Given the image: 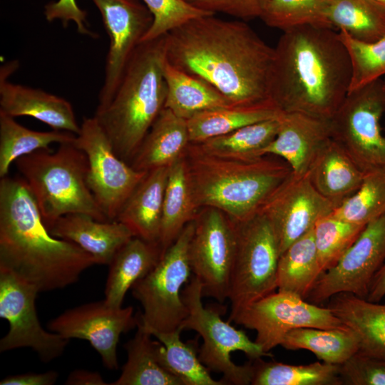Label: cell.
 I'll return each instance as SVG.
<instances>
[{
	"instance_id": "cell-35",
	"label": "cell",
	"mask_w": 385,
	"mask_h": 385,
	"mask_svg": "<svg viewBox=\"0 0 385 385\" xmlns=\"http://www.w3.org/2000/svg\"><path fill=\"white\" fill-rule=\"evenodd\" d=\"M281 346L290 350H309L324 362L337 365L359 350V340L349 327L295 329L286 334Z\"/></svg>"
},
{
	"instance_id": "cell-16",
	"label": "cell",
	"mask_w": 385,
	"mask_h": 385,
	"mask_svg": "<svg viewBox=\"0 0 385 385\" xmlns=\"http://www.w3.org/2000/svg\"><path fill=\"white\" fill-rule=\"evenodd\" d=\"M384 262L385 215L365 226L337 263L320 275L308 297L312 303H320L339 293L366 299Z\"/></svg>"
},
{
	"instance_id": "cell-14",
	"label": "cell",
	"mask_w": 385,
	"mask_h": 385,
	"mask_svg": "<svg viewBox=\"0 0 385 385\" xmlns=\"http://www.w3.org/2000/svg\"><path fill=\"white\" fill-rule=\"evenodd\" d=\"M38 293L34 285L0 269V317L9 325L0 340V351L29 348L48 363L63 353L69 339L41 326L35 305Z\"/></svg>"
},
{
	"instance_id": "cell-45",
	"label": "cell",
	"mask_w": 385,
	"mask_h": 385,
	"mask_svg": "<svg viewBox=\"0 0 385 385\" xmlns=\"http://www.w3.org/2000/svg\"><path fill=\"white\" fill-rule=\"evenodd\" d=\"M44 15L47 21L60 20L64 26H67L70 21H73L78 33L92 37L96 36L88 28L86 12L78 6L76 0H57L49 2L45 5Z\"/></svg>"
},
{
	"instance_id": "cell-33",
	"label": "cell",
	"mask_w": 385,
	"mask_h": 385,
	"mask_svg": "<svg viewBox=\"0 0 385 385\" xmlns=\"http://www.w3.org/2000/svg\"><path fill=\"white\" fill-rule=\"evenodd\" d=\"M279 116L252 123L196 144L212 155L245 161L257 160L265 156V149L277 135Z\"/></svg>"
},
{
	"instance_id": "cell-17",
	"label": "cell",
	"mask_w": 385,
	"mask_h": 385,
	"mask_svg": "<svg viewBox=\"0 0 385 385\" xmlns=\"http://www.w3.org/2000/svg\"><path fill=\"white\" fill-rule=\"evenodd\" d=\"M131 306L113 308L101 300L68 309L51 319L48 330L66 339L88 341L109 370L118 369L117 345L120 335L137 327Z\"/></svg>"
},
{
	"instance_id": "cell-32",
	"label": "cell",
	"mask_w": 385,
	"mask_h": 385,
	"mask_svg": "<svg viewBox=\"0 0 385 385\" xmlns=\"http://www.w3.org/2000/svg\"><path fill=\"white\" fill-rule=\"evenodd\" d=\"M181 327L169 332H152L159 342V357L163 366L176 376L183 385H225L214 379L199 359L198 338L183 342Z\"/></svg>"
},
{
	"instance_id": "cell-23",
	"label": "cell",
	"mask_w": 385,
	"mask_h": 385,
	"mask_svg": "<svg viewBox=\"0 0 385 385\" xmlns=\"http://www.w3.org/2000/svg\"><path fill=\"white\" fill-rule=\"evenodd\" d=\"M190 143L187 120L164 108L130 164L134 169L145 172L169 167L186 155Z\"/></svg>"
},
{
	"instance_id": "cell-7",
	"label": "cell",
	"mask_w": 385,
	"mask_h": 385,
	"mask_svg": "<svg viewBox=\"0 0 385 385\" xmlns=\"http://www.w3.org/2000/svg\"><path fill=\"white\" fill-rule=\"evenodd\" d=\"M182 296L188 314L180 327L196 332L202 339L198 354L201 362L210 371L221 374V380L226 385L251 384L253 363L237 365L232 360V352L240 351L253 360L271 354L265 353L242 330L224 321L219 312L203 306L202 287L196 277L192 276Z\"/></svg>"
},
{
	"instance_id": "cell-41",
	"label": "cell",
	"mask_w": 385,
	"mask_h": 385,
	"mask_svg": "<svg viewBox=\"0 0 385 385\" xmlns=\"http://www.w3.org/2000/svg\"><path fill=\"white\" fill-rule=\"evenodd\" d=\"M338 33L351 63L349 93L385 77V37L365 43L354 39L344 31Z\"/></svg>"
},
{
	"instance_id": "cell-48",
	"label": "cell",
	"mask_w": 385,
	"mask_h": 385,
	"mask_svg": "<svg viewBox=\"0 0 385 385\" xmlns=\"http://www.w3.org/2000/svg\"><path fill=\"white\" fill-rule=\"evenodd\" d=\"M385 296V262L376 274L366 299L370 302H379Z\"/></svg>"
},
{
	"instance_id": "cell-18",
	"label": "cell",
	"mask_w": 385,
	"mask_h": 385,
	"mask_svg": "<svg viewBox=\"0 0 385 385\" xmlns=\"http://www.w3.org/2000/svg\"><path fill=\"white\" fill-rule=\"evenodd\" d=\"M334 208L314 187L308 172L292 173L259 213L270 222L281 255L294 241L312 229L319 218L331 214Z\"/></svg>"
},
{
	"instance_id": "cell-31",
	"label": "cell",
	"mask_w": 385,
	"mask_h": 385,
	"mask_svg": "<svg viewBox=\"0 0 385 385\" xmlns=\"http://www.w3.org/2000/svg\"><path fill=\"white\" fill-rule=\"evenodd\" d=\"M322 274L312 228L279 256L277 290L305 299Z\"/></svg>"
},
{
	"instance_id": "cell-34",
	"label": "cell",
	"mask_w": 385,
	"mask_h": 385,
	"mask_svg": "<svg viewBox=\"0 0 385 385\" xmlns=\"http://www.w3.org/2000/svg\"><path fill=\"white\" fill-rule=\"evenodd\" d=\"M76 135L65 130L36 131L0 111V178L8 175L11 165L19 158L53 143H73Z\"/></svg>"
},
{
	"instance_id": "cell-13",
	"label": "cell",
	"mask_w": 385,
	"mask_h": 385,
	"mask_svg": "<svg viewBox=\"0 0 385 385\" xmlns=\"http://www.w3.org/2000/svg\"><path fill=\"white\" fill-rule=\"evenodd\" d=\"M232 322L255 330V342L269 354L293 329L348 327L329 307H319L297 295L278 290L246 307Z\"/></svg>"
},
{
	"instance_id": "cell-24",
	"label": "cell",
	"mask_w": 385,
	"mask_h": 385,
	"mask_svg": "<svg viewBox=\"0 0 385 385\" xmlns=\"http://www.w3.org/2000/svg\"><path fill=\"white\" fill-rule=\"evenodd\" d=\"M307 172L314 187L335 207L359 189L364 176L332 138L319 150Z\"/></svg>"
},
{
	"instance_id": "cell-1",
	"label": "cell",
	"mask_w": 385,
	"mask_h": 385,
	"mask_svg": "<svg viewBox=\"0 0 385 385\" xmlns=\"http://www.w3.org/2000/svg\"><path fill=\"white\" fill-rule=\"evenodd\" d=\"M166 59L235 105L271 100L274 48L242 20L210 14L188 21L166 34Z\"/></svg>"
},
{
	"instance_id": "cell-15",
	"label": "cell",
	"mask_w": 385,
	"mask_h": 385,
	"mask_svg": "<svg viewBox=\"0 0 385 385\" xmlns=\"http://www.w3.org/2000/svg\"><path fill=\"white\" fill-rule=\"evenodd\" d=\"M100 11L109 37L103 83L96 109L112 100L125 68L153 21L140 0H92Z\"/></svg>"
},
{
	"instance_id": "cell-3",
	"label": "cell",
	"mask_w": 385,
	"mask_h": 385,
	"mask_svg": "<svg viewBox=\"0 0 385 385\" xmlns=\"http://www.w3.org/2000/svg\"><path fill=\"white\" fill-rule=\"evenodd\" d=\"M97 265L77 245L53 236L21 177L0 180V269L39 292L63 289Z\"/></svg>"
},
{
	"instance_id": "cell-19",
	"label": "cell",
	"mask_w": 385,
	"mask_h": 385,
	"mask_svg": "<svg viewBox=\"0 0 385 385\" xmlns=\"http://www.w3.org/2000/svg\"><path fill=\"white\" fill-rule=\"evenodd\" d=\"M330 120L296 112H282L277 135L265 149L287 163L294 174L307 173L324 143L331 138Z\"/></svg>"
},
{
	"instance_id": "cell-46",
	"label": "cell",
	"mask_w": 385,
	"mask_h": 385,
	"mask_svg": "<svg viewBox=\"0 0 385 385\" xmlns=\"http://www.w3.org/2000/svg\"><path fill=\"white\" fill-rule=\"evenodd\" d=\"M58 374L55 371H48L43 373H26L9 375L4 377L1 385H53Z\"/></svg>"
},
{
	"instance_id": "cell-5",
	"label": "cell",
	"mask_w": 385,
	"mask_h": 385,
	"mask_svg": "<svg viewBox=\"0 0 385 385\" xmlns=\"http://www.w3.org/2000/svg\"><path fill=\"white\" fill-rule=\"evenodd\" d=\"M166 35L143 41L131 57L111 102L94 116L117 155L130 164L165 108Z\"/></svg>"
},
{
	"instance_id": "cell-9",
	"label": "cell",
	"mask_w": 385,
	"mask_h": 385,
	"mask_svg": "<svg viewBox=\"0 0 385 385\" xmlns=\"http://www.w3.org/2000/svg\"><path fill=\"white\" fill-rule=\"evenodd\" d=\"M237 250L230 279L228 322L252 303L277 290L280 252L274 231L262 213L237 223Z\"/></svg>"
},
{
	"instance_id": "cell-36",
	"label": "cell",
	"mask_w": 385,
	"mask_h": 385,
	"mask_svg": "<svg viewBox=\"0 0 385 385\" xmlns=\"http://www.w3.org/2000/svg\"><path fill=\"white\" fill-rule=\"evenodd\" d=\"M327 19L354 39L371 43L385 37V9L370 0H327Z\"/></svg>"
},
{
	"instance_id": "cell-21",
	"label": "cell",
	"mask_w": 385,
	"mask_h": 385,
	"mask_svg": "<svg viewBox=\"0 0 385 385\" xmlns=\"http://www.w3.org/2000/svg\"><path fill=\"white\" fill-rule=\"evenodd\" d=\"M0 111L13 118L30 116L49 125L53 130L78 135L81 130L72 105L66 99L1 78Z\"/></svg>"
},
{
	"instance_id": "cell-26",
	"label": "cell",
	"mask_w": 385,
	"mask_h": 385,
	"mask_svg": "<svg viewBox=\"0 0 385 385\" xmlns=\"http://www.w3.org/2000/svg\"><path fill=\"white\" fill-rule=\"evenodd\" d=\"M163 253L158 242H150L133 237L115 253L109 263L105 287L106 302L120 308L129 289L148 274Z\"/></svg>"
},
{
	"instance_id": "cell-39",
	"label": "cell",
	"mask_w": 385,
	"mask_h": 385,
	"mask_svg": "<svg viewBox=\"0 0 385 385\" xmlns=\"http://www.w3.org/2000/svg\"><path fill=\"white\" fill-rule=\"evenodd\" d=\"M327 0H267L260 19L282 31L303 26L333 29L327 16Z\"/></svg>"
},
{
	"instance_id": "cell-20",
	"label": "cell",
	"mask_w": 385,
	"mask_h": 385,
	"mask_svg": "<svg viewBox=\"0 0 385 385\" xmlns=\"http://www.w3.org/2000/svg\"><path fill=\"white\" fill-rule=\"evenodd\" d=\"M48 229L53 236L73 242L90 254L97 265H108L118 250L135 237L118 220L100 221L81 213L65 215Z\"/></svg>"
},
{
	"instance_id": "cell-40",
	"label": "cell",
	"mask_w": 385,
	"mask_h": 385,
	"mask_svg": "<svg viewBox=\"0 0 385 385\" xmlns=\"http://www.w3.org/2000/svg\"><path fill=\"white\" fill-rule=\"evenodd\" d=\"M364 227L334 217L330 214L316 222L313 227L314 239L322 273L337 263Z\"/></svg>"
},
{
	"instance_id": "cell-50",
	"label": "cell",
	"mask_w": 385,
	"mask_h": 385,
	"mask_svg": "<svg viewBox=\"0 0 385 385\" xmlns=\"http://www.w3.org/2000/svg\"><path fill=\"white\" fill-rule=\"evenodd\" d=\"M383 87H384V90L385 91V77L383 78Z\"/></svg>"
},
{
	"instance_id": "cell-43",
	"label": "cell",
	"mask_w": 385,
	"mask_h": 385,
	"mask_svg": "<svg viewBox=\"0 0 385 385\" xmlns=\"http://www.w3.org/2000/svg\"><path fill=\"white\" fill-rule=\"evenodd\" d=\"M343 384L385 385V360L360 351L339 365Z\"/></svg>"
},
{
	"instance_id": "cell-47",
	"label": "cell",
	"mask_w": 385,
	"mask_h": 385,
	"mask_svg": "<svg viewBox=\"0 0 385 385\" xmlns=\"http://www.w3.org/2000/svg\"><path fill=\"white\" fill-rule=\"evenodd\" d=\"M66 385H108L101 375L96 371L86 369H76L68 376Z\"/></svg>"
},
{
	"instance_id": "cell-4",
	"label": "cell",
	"mask_w": 385,
	"mask_h": 385,
	"mask_svg": "<svg viewBox=\"0 0 385 385\" xmlns=\"http://www.w3.org/2000/svg\"><path fill=\"white\" fill-rule=\"evenodd\" d=\"M198 207H212L236 223L258 214L292 171L284 161L265 156L238 160L210 155L190 143L185 155Z\"/></svg>"
},
{
	"instance_id": "cell-28",
	"label": "cell",
	"mask_w": 385,
	"mask_h": 385,
	"mask_svg": "<svg viewBox=\"0 0 385 385\" xmlns=\"http://www.w3.org/2000/svg\"><path fill=\"white\" fill-rule=\"evenodd\" d=\"M199 209L191 186L185 155L169 167L159 242L163 252L177 239Z\"/></svg>"
},
{
	"instance_id": "cell-22",
	"label": "cell",
	"mask_w": 385,
	"mask_h": 385,
	"mask_svg": "<svg viewBox=\"0 0 385 385\" xmlns=\"http://www.w3.org/2000/svg\"><path fill=\"white\" fill-rule=\"evenodd\" d=\"M169 167L148 171L127 199L115 219L128 227L135 237L150 242L160 243Z\"/></svg>"
},
{
	"instance_id": "cell-12",
	"label": "cell",
	"mask_w": 385,
	"mask_h": 385,
	"mask_svg": "<svg viewBox=\"0 0 385 385\" xmlns=\"http://www.w3.org/2000/svg\"><path fill=\"white\" fill-rule=\"evenodd\" d=\"M74 144L86 154L87 183L108 220L120 209L148 172L120 158L95 116L84 118Z\"/></svg>"
},
{
	"instance_id": "cell-27",
	"label": "cell",
	"mask_w": 385,
	"mask_h": 385,
	"mask_svg": "<svg viewBox=\"0 0 385 385\" xmlns=\"http://www.w3.org/2000/svg\"><path fill=\"white\" fill-rule=\"evenodd\" d=\"M163 76L167 86L165 108L186 120L205 111L235 105L211 84L180 71L167 59Z\"/></svg>"
},
{
	"instance_id": "cell-8",
	"label": "cell",
	"mask_w": 385,
	"mask_h": 385,
	"mask_svg": "<svg viewBox=\"0 0 385 385\" xmlns=\"http://www.w3.org/2000/svg\"><path fill=\"white\" fill-rule=\"evenodd\" d=\"M194 228V220L187 224L155 267L131 287L143 308L138 321L150 333L176 330L188 316L182 287L192 272L188 250Z\"/></svg>"
},
{
	"instance_id": "cell-6",
	"label": "cell",
	"mask_w": 385,
	"mask_h": 385,
	"mask_svg": "<svg viewBox=\"0 0 385 385\" xmlns=\"http://www.w3.org/2000/svg\"><path fill=\"white\" fill-rule=\"evenodd\" d=\"M58 145L55 151L38 150L14 162L46 226L48 228L59 217L71 213L110 221L88 188L86 154L74 142Z\"/></svg>"
},
{
	"instance_id": "cell-25",
	"label": "cell",
	"mask_w": 385,
	"mask_h": 385,
	"mask_svg": "<svg viewBox=\"0 0 385 385\" xmlns=\"http://www.w3.org/2000/svg\"><path fill=\"white\" fill-rule=\"evenodd\" d=\"M331 298L328 307L354 332L359 351L385 360V304L349 293Z\"/></svg>"
},
{
	"instance_id": "cell-30",
	"label": "cell",
	"mask_w": 385,
	"mask_h": 385,
	"mask_svg": "<svg viewBox=\"0 0 385 385\" xmlns=\"http://www.w3.org/2000/svg\"><path fill=\"white\" fill-rule=\"evenodd\" d=\"M135 336L124 344L127 361L119 378L111 385H183L182 381L166 369L159 357L160 342L138 321Z\"/></svg>"
},
{
	"instance_id": "cell-11",
	"label": "cell",
	"mask_w": 385,
	"mask_h": 385,
	"mask_svg": "<svg viewBox=\"0 0 385 385\" xmlns=\"http://www.w3.org/2000/svg\"><path fill=\"white\" fill-rule=\"evenodd\" d=\"M194 222L188 250L191 271L202 284L203 297L223 303L229 297L237 244V223L212 207H203Z\"/></svg>"
},
{
	"instance_id": "cell-44",
	"label": "cell",
	"mask_w": 385,
	"mask_h": 385,
	"mask_svg": "<svg viewBox=\"0 0 385 385\" xmlns=\"http://www.w3.org/2000/svg\"><path fill=\"white\" fill-rule=\"evenodd\" d=\"M213 14L222 13L241 20L260 18L267 0H185Z\"/></svg>"
},
{
	"instance_id": "cell-10",
	"label": "cell",
	"mask_w": 385,
	"mask_h": 385,
	"mask_svg": "<svg viewBox=\"0 0 385 385\" xmlns=\"http://www.w3.org/2000/svg\"><path fill=\"white\" fill-rule=\"evenodd\" d=\"M383 78L348 93L330 120L331 137L365 174L385 170Z\"/></svg>"
},
{
	"instance_id": "cell-42",
	"label": "cell",
	"mask_w": 385,
	"mask_h": 385,
	"mask_svg": "<svg viewBox=\"0 0 385 385\" xmlns=\"http://www.w3.org/2000/svg\"><path fill=\"white\" fill-rule=\"evenodd\" d=\"M153 16L149 30L142 42L168 34L188 21L202 16L213 14L200 10L185 0H141Z\"/></svg>"
},
{
	"instance_id": "cell-2",
	"label": "cell",
	"mask_w": 385,
	"mask_h": 385,
	"mask_svg": "<svg viewBox=\"0 0 385 385\" xmlns=\"http://www.w3.org/2000/svg\"><path fill=\"white\" fill-rule=\"evenodd\" d=\"M351 63L334 29L283 31L274 48L270 99L282 111L330 120L347 96Z\"/></svg>"
},
{
	"instance_id": "cell-49",
	"label": "cell",
	"mask_w": 385,
	"mask_h": 385,
	"mask_svg": "<svg viewBox=\"0 0 385 385\" xmlns=\"http://www.w3.org/2000/svg\"><path fill=\"white\" fill-rule=\"evenodd\" d=\"M385 9V0H370Z\"/></svg>"
},
{
	"instance_id": "cell-38",
	"label": "cell",
	"mask_w": 385,
	"mask_h": 385,
	"mask_svg": "<svg viewBox=\"0 0 385 385\" xmlns=\"http://www.w3.org/2000/svg\"><path fill=\"white\" fill-rule=\"evenodd\" d=\"M330 215L362 226L385 215V170L365 173L359 189Z\"/></svg>"
},
{
	"instance_id": "cell-37",
	"label": "cell",
	"mask_w": 385,
	"mask_h": 385,
	"mask_svg": "<svg viewBox=\"0 0 385 385\" xmlns=\"http://www.w3.org/2000/svg\"><path fill=\"white\" fill-rule=\"evenodd\" d=\"M252 385H340L339 365L314 362L293 365L254 359Z\"/></svg>"
},
{
	"instance_id": "cell-29",
	"label": "cell",
	"mask_w": 385,
	"mask_h": 385,
	"mask_svg": "<svg viewBox=\"0 0 385 385\" xmlns=\"http://www.w3.org/2000/svg\"><path fill=\"white\" fill-rule=\"evenodd\" d=\"M282 113L272 100L205 111L187 120L190 143H200L242 127L277 118Z\"/></svg>"
}]
</instances>
